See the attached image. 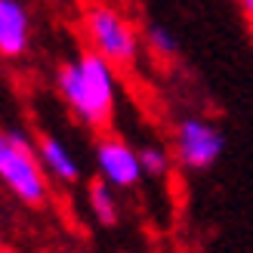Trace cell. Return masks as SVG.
<instances>
[{
  "instance_id": "1",
  "label": "cell",
  "mask_w": 253,
  "mask_h": 253,
  "mask_svg": "<svg viewBox=\"0 0 253 253\" xmlns=\"http://www.w3.org/2000/svg\"><path fill=\"white\" fill-rule=\"evenodd\" d=\"M56 86L71 115L84 126L102 130L111 124L118 105V68L108 59H102L93 49H84L81 56L59 65Z\"/></svg>"
},
{
  "instance_id": "2",
  "label": "cell",
  "mask_w": 253,
  "mask_h": 253,
  "mask_svg": "<svg viewBox=\"0 0 253 253\" xmlns=\"http://www.w3.org/2000/svg\"><path fill=\"white\" fill-rule=\"evenodd\" d=\"M84 37L93 53L108 59L115 68H133L142 53V34L115 3H90L84 9Z\"/></svg>"
},
{
  "instance_id": "3",
  "label": "cell",
  "mask_w": 253,
  "mask_h": 253,
  "mask_svg": "<svg viewBox=\"0 0 253 253\" xmlns=\"http://www.w3.org/2000/svg\"><path fill=\"white\" fill-rule=\"evenodd\" d=\"M0 182L28 207H41L49 198L46 170L37 158L34 142L22 130L0 133Z\"/></svg>"
},
{
  "instance_id": "4",
  "label": "cell",
  "mask_w": 253,
  "mask_h": 253,
  "mask_svg": "<svg viewBox=\"0 0 253 253\" xmlns=\"http://www.w3.org/2000/svg\"><path fill=\"white\" fill-rule=\"evenodd\" d=\"M225 136L213 121L188 115L173 126V158L182 164L185 170H210L213 164L222 158Z\"/></svg>"
},
{
  "instance_id": "5",
  "label": "cell",
  "mask_w": 253,
  "mask_h": 253,
  "mask_svg": "<svg viewBox=\"0 0 253 253\" xmlns=\"http://www.w3.org/2000/svg\"><path fill=\"white\" fill-rule=\"evenodd\" d=\"M96 170L115 188H136L145 176L142 161H139V148H133L126 139L111 133L96 142Z\"/></svg>"
},
{
  "instance_id": "6",
  "label": "cell",
  "mask_w": 253,
  "mask_h": 253,
  "mask_svg": "<svg viewBox=\"0 0 253 253\" xmlns=\"http://www.w3.org/2000/svg\"><path fill=\"white\" fill-rule=\"evenodd\" d=\"M31 46V16L22 0H0V56L19 59Z\"/></svg>"
},
{
  "instance_id": "7",
  "label": "cell",
  "mask_w": 253,
  "mask_h": 253,
  "mask_svg": "<svg viewBox=\"0 0 253 253\" xmlns=\"http://www.w3.org/2000/svg\"><path fill=\"white\" fill-rule=\"evenodd\" d=\"M34 148H37V158H41L46 176H53L56 182L74 185V182L81 179V164H78V158L71 155V148L62 142V139L43 133V136L34 142Z\"/></svg>"
},
{
  "instance_id": "8",
  "label": "cell",
  "mask_w": 253,
  "mask_h": 253,
  "mask_svg": "<svg viewBox=\"0 0 253 253\" xmlns=\"http://www.w3.org/2000/svg\"><path fill=\"white\" fill-rule=\"evenodd\" d=\"M86 204H90V213L99 225H115L121 219V207H118V188L108 185L102 176L93 179L86 185Z\"/></svg>"
},
{
  "instance_id": "9",
  "label": "cell",
  "mask_w": 253,
  "mask_h": 253,
  "mask_svg": "<svg viewBox=\"0 0 253 253\" xmlns=\"http://www.w3.org/2000/svg\"><path fill=\"white\" fill-rule=\"evenodd\" d=\"M142 43L145 49L155 59H164V62H170L176 59V53H179V43H176V37L170 28H164V25H148V28L142 31Z\"/></svg>"
},
{
  "instance_id": "10",
  "label": "cell",
  "mask_w": 253,
  "mask_h": 253,
  "mask_svg": "<svg viewBox=\"0 0 253 253\" xmlns=\"http://www.w3.org/2000/svg\"><path fill=\"white\" fill-rule=\"evenodd\" d=\"M139 161H142L145 176H167L170 164L176 158H170V151L164 145H142V148H139Z\"/></svg>"
},
{
  "instance_id": "11",
  "label": "cell",
  "mask_w": 253,
  "mask_h": 253,
  "mask_svg": "<svg viewBox=\"0 0 253 253\" xmlns=\"http://www.w3.org/2000/svg\"><path fill=\"white\" fill-rule=\"evenodd\" d=\"M238 6H241V16H244V22L253 31V0H238Z\"/></svg>"
}]
</instances>
